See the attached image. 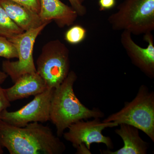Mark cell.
<instances>
[{
	"label": "cell",
	"mask_w": 154,
	"mask_h": 154,
	"mask_svg": "<svg viewBox=\"0 0 154 154\" xmlns=\"http://www.w3.org/2000/svg\"><path fill=\"white\" fill-rule=\"evenodd\" d=\"M0 146L11 154H61L66 149L48 126L33 122L19 127L1 119Z\"/></svg>",
	"instance_id": "6da1fadb"
},
{
	"label": "cell",
	"mask_w": 154,
	"mask_h": 154,
	"mask_svg": "<svg viewBox=\"0 0 154 154\" xmlns=\"http://www.w3.org/2000/svg\"><path fill=\"white\" fill-rule=\"evenodd\" d=\"M77 78L75 72L71 71L63 83L54 91L50 121L55 125L58 137L62 136L66 129L77 122L104 116V113L99 109L91 110L80 102L74 91Z\"/></svg>",
	"instance_id": "7a4b0ae2"
},
{
	"label": "cell",
	"mask_w": 154,
	"mask_h": 154,
	"mask_svg": "<svg viewBox=\"0 0 154 154\" xmlns=\"http://www.w3.org/2000/svg\"><path fill=\"white\" fill-rule=\"evenodd\" d=\"M107 21L114 30L140 35L154 30V0H124Z\"/></svg>",
	"instance_id": "3957f363"
},
{
	"label": "cell",
	"mask_w": 154,
	"mask_h": 154,
	"mask_svg": "<svg viewBox=\"0 0 154 154\" xmlns=\"http://www.w3.org/2000/svg\"><path fill=\"white\" fill-rule=\"evenodd\" d=\"M104 122L129 125L142 131L154 142V94L142 85L135 97L126 102L121 110L109 116Z\"/></svg>",
	"instance_id": "277c9868"
},
{
	"label": "cell",
	"mask_w": 154,
	"mask_h": 154,
	"mask_svg": "<svg viewBox=\"0 0 154 154\" xmlns=\"http://www.w3.org/2000/svg\"><path fill=\"white\" fill-rule=\"evenodd\" d=\"M69 51L59 39L45 44L36 60V72L44 80L48 88H58L70 71Z\"/></svg>",
	"instance_id": "5b68a950"
},
{
	"label": "cell",
	"mask_w": 154,
	"mask_h": 154,
	"mask_svg": "<svg viewBox=\"0 0 154 154\" xmlns=\"http://www.w3.org/2000/svg\"><path fill=\"white\" fill-rule=\"evenodd\" d=\"M49 22L44 23L36 29L25 31L10 39L17 49L18 60L3 61V71L10 76L14 83L19 78L27 73L36 72L33 57V50L36 38Z\"/></svg>",
	"instance_id": "8992f818"
},
{
	"label": "cell",
	"mask_w": 154,
	"mask_h": 154,
	"mask_svg": "<svg viewBox=\"0 0 154 154\" xmlns=\"http://www.w3.org/2000/svg\"><path fill=\"white\" fill-rule=\"evenodd\" d=\"M54 91V89L48 88L43 93L34 96L32 101L17 111L4 110L1 114V120L19 127H23L31 122L44 123L50 121Z\"/></svg>",
	"instance_id": "52a82bcc"
},
{
	"label": "cell",
	"mask_w": 154,
	"mask_h": 154,
	"mask_svg": "<svg viewBox=\"0 0 154 154\" xmlns=\"http://www.w3.org/2000/svg\"><path fill=\"white\" fill-rule=\"evenodd\" d=\"M118 126L115 122H101L99 118L91 121L80 120L70 125L67 132L63 135L75 148L84 144L90 150L92 143H97L104 144L110 149L113 148V142L110 137L102 134V131L107 128Z\"/></svg>",
	"instance_id": "ba28073f"
},
{
	"label": "cell",
	"mask_w": 154,
	"mask_h": 154,
	"mask_svg": "<svg viewBox=\"0 0 154 154\" xmlns=\"http://www.w3.org/2000/svg\"><path fill=\"white\" fill-rule=\"evenodd\" d=\"M143 39L148 43L146 48L138 45L133 39L132 34L123 31L120 42L127 54L135 66L149 78L154 77V42L152 33L144 34Z\"/></svg>",
	"instance_id": "9c48e42d"
},
{
	"label": "cell",
	"mask_w": 154,
	"mask_h": 154,
	"mask_svg": "<svg viewBox=\"0 0 154 154\" xmlns=\"http://www.w3.org/2000/svg\"><path fill=\"white\" fill-rule=\"evenodd\" d=\"M38 14L44 22L54 21L60 28L72 25L79 16L71 6L60 0H40Z\"/></svg>",
	"instance_id": "30bf717a"
},
{
	"label": "cell",
	"mask_w": 154,
	"mask_h": 154,
	"mask_svg": "<svg viewBox=\"0 0 154 154\" xmlns=\"http://www.w3.org/2000/svg\"><path fill=\"white\" fill-rule=\"evenodd\" d=\"M44 80L37 72L27 73L19 78L11 88L5 89L10 102L35 96L48 89Z\"/></svg>",
	"instance_id": "8fae6325"
},
{
	"label": "cell",
	"mask_w": 154,
	"mask_h": 154,
	"mask_svg": "<svg viewBox=\"0 0 154 154\" xmlns=\"http://www.w3.org/2000/svg\"><path fill=\"white\" fill-rule=\"evenodd\" d=\"M119 128L115 130L116 134L120 137L124 143L121 148L111 151L110 149L101 151L104 154H146L149 143L144 141L139 134V129L125 124H119Z\"/></svg>",
	"instance_id": "7c38bea8"
},
{
	"label": "cell",
	"mask_w": 154,
	"mask_h": 154,
	"mask_svg": "<svg viewBox=\"0 0 154 154\" xmlns=\"http://www.w3.org/2000/svg\"><path fill=\"white\" fill-rule=\"evenodd\" d=\"M0 4L10 18L24 31L36 29L46 23L37 13L13 1L0 0Z\"/></svg>",
	"instance_id": "4fadbf2b"
},
{
	"label": "cell",
	"mask_w": 154,
	"mask_h": 154,
	"mask_svg": "<svg viewBox=\"0 0 154 154\" xmlns=\"http://www.w3.org/2000/svg\"><path fill=\"white\" fill-rule=\"evenodd\" d=\"M24 32L10 18L0 4V36L10 39Z\"/></svg>",
	"instance_id": "5bb4252c"
},
{
	"label": "cell",
	"mask_w": 154,
	"mask_h": 154,
	"mask_svg": "<svg viewBox=\"0 0 154 154\" xmlns=\"http://www.w3.org/2000/svg\"><path fill=\"white\" fill-rule=\"evenodd\" d=\"M87 33L85 28L81 25H73L66 32L65 40L69 44H78L85 40Z\"/></svg>",
	"instance_id": "9a60e30c"
},
{
	"label": "cell",
	"mask_w": 154,
	"mask_h": 154,
	"mask_svg": "<svg viewBox=\"0 0 154 154\" xmlns=\"http://www.w3.org/2000/svg\"><path fill=\"white\" fill-rule=\"evenodd\" d=\"M0 57L7 60L18 58V53L15 45L8 38L0 36Z\"/></svg>",
	"instance_id": "2e32d148"
},
{
	"label": "cell",
	"mask_w": 154,
	"mask_h": 154,
	"mask_svg": "<svg viewBox=\"0 0 154 154\" xmlns=\"http://www.w3.org/2000/svg\"><path fill=\"white\" fill-rule=\"evenodd\" d=\"M25 6L31 11L39 14L40 10V0H10Z\"/></svg>",
	"instance_id": "e0dca14e"
},
{
	"label": "cell",
	"mask_w": 154,
	"mask_h": 154,
	"mask_svg": "<svg viewBox=\"0 0 154 154\" xmlns=\"http://www.w3.org/2000/svg\"><path fill=\"white\" fill-rule=\"evenodd\" d=\"M11 102L9 101L6 96L5 89H3L0 85V119L1 116L3 111L7 110L11 106Z\"/></svg>",
	"instance_id": "ac0fdd59"
},
{
	"label": "cell",
	"mask_w": 154,
	"mask_h": 154,
	"mask_svg": "<svg viewBox=\"0 0 154 154\" xmlns=\"http://www.w3.org/2000/svg\"><path fill=\"white\" fill-rule=\"evenodd\" d=\"M71 6L77 12L78 16L83 17L87 14V8L79 0H68Z\"/></svg>",
	"instance_id": "d6986e66"
},
{
	"label": "cell",
	"mask_w": 154,
	"mask_h": 154,
	"mask_svg": "<svg viewBox=\"0 0 154 154\" xmlns=\"http://www.w3.org/2000/svg\"><path fill=\"white\" fill-rule=\"evenodd\" d=\"M99 11H106L113 8L116 5V0H99Z\"/></svg>",
	"instance_id": "ffe728a7"
},
{
	"label": "cell",
	"mask_w": 154,
	"mask_h": 154,
	"mask_svg": "<svg viewBox=\"0 0 154 154\" xmlns=\"http://www.w3.org/2000/svg\"><path fill=\"white\" fill-rule=\"evenodd\" d=\"M77 154H91L90 150L87 148V147L84 144L80 145L79 146L77 147Z\"/></svg>",
	"instance_id": "44dd1931"
},
{
	"label": "cell",
	"mask_w": 154,
	"mask_h": 154,
	"mask_svg": "<svg viewBox=\"0 0 154 154\" xmlns=\"http://www.w3.org/2000/svg\"><path fill=\"white\" fill-rule=\"evenodd\" d=\"M8 76L5 72L0 71V85H2L5 82Z\"/></svg>",
	"instance_id": "7402d4cb"
},
{
	"label": "cell",
	"mask_w": 154,
	"mask_h": 154,
	"mask_svg": "<svg viewBox=\"0 0 154 154\" xmlns=\"http://www.w3.org/2000/svg\"><path fill=\"white\" fill-rule=\"evenodd\" d=\"M3 153H4V151H3L2 148L0 146V154H3Z\"/></svg>",
	"instance_id": "603a6c76"
},
{
	"label": "cell",
	"mask_w": 154,
	"mask_h": 154,
	"mask_svg": "<svg viewBox=\"0 0 154 154\" xmlns=\"http://www.w3.org/2000/svg\"><path fill=\"white\" fill-rule=\"evenodd\" d=\"M85 1V0H79V2L80 3H82V4H83Z\"/></svg>",
	"instance_id": "cb8c5ba5"
}]
</instances>
